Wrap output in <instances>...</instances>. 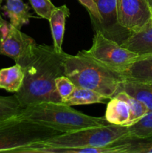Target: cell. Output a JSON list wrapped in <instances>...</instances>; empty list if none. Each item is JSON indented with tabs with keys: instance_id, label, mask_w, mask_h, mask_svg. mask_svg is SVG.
<instances>
[{
	"instance_id": "ba28073f",
	"label": "cell",
	"mask_w": 152,
	"mask_h": 153,
	"mask_svg": "<svg viewBox=\"0 0 152 153\" xmlns=\"http://www.w3.org/2000/svg\"><path fill=\"white\" fill-rule=\"evenodd\" d=\"M117 20L130 32L141 29L152 19V12L146 0H117Z\"/></svg>"
},
{
	"instance_id": "8fae6325",
	"label": "cell",
	"mask_w": 152,
	"mask_h": 153,
	"mask_svg": "<svg viewBox=\"0 0 152 153\" xmlns=\"http://www.w3.org/2000/svg\"><path fill=\"white\" fill-rule=\"evenodd\" d=\"M121 45L139 55L152 54V19L139 31L131 33Z\"/></svg>"
},
{
	"instance_id": "ffe728a7",
	"label": "cell",
	"mask_w": 152,
	"mask_h": 153,
	"mask_svg": "<svg viewBox=\"0 0 152 153\" xmlns=\"http://www.w3.org/2000/svg\"><path fill=\"white\" fill-rule=\"evenodd\" d=\"M22 109L15 94L9 97L0 96V122L18 116Z\"/></svg>"
},
{
	"instance_id": "2e32d148",
	"label": "cell",
	"mask_w": 152,
	"mask_h": 153,
	"mask_svg": "<svg viewBox=\"0 0 152 153\" xmlns=\"http://www.w3.org/2000/svg\"><path fill=\"white\" fill-rule=\"evenodd\" d=\"M104 117L110 124L128 126L130 120L128 104L124 100L113 97L107 103Z\"/></svg>"
},
{
	"instance_id": "52a82bcc",
	"label": "cell",
	"mask_w": 152,
	"mask_h": 153,
	"mask_svg": "<svg viewBox=\"0 0 152 153\" xmlns=\"http://www.w3.org/2000/svg\"><path fill=\"white\" fill-rule=\"evenodd\" d=\"M37 45L32 37L7 21L0 28V55L12 58L23 68L32 58Z\"/></svg>"
},
{
	"instance_id": "ac0fdd59",
	"label": "cell",
	"mask_w": 152,
	"mask_h": 153,
	"mask_svg": "<svg viewBox=\"0 0 152 153\" xmlns=\"http://www.w3.org/2000/svg\"><path fill=\"white\" fill-rule=\"evenodd\" d=\"M108 99L99 93L84 88L76 87L72 94L68 97L63 104L69 106L106 103Z\"/></svg>"
},
{
	"instance_id": "44dd1931",
	"label": "cell",
	"mask_w": 152,
	"mask_h": 153,
	"mask_svg": "<svg viewBox=\"0 0 152 153\" xmlns=\"http://www.w3.org/2000/svg\"><path fill=\"white\" fill-rule=\"evenodd\" d=\"M127 127L129 137L142 138L152 136V111H149L139 120Z\"/></svg>"
},
{
	"instance_id": "d6986e66",
	"label": "cell",
	"mask_w": 152,
	"mask_h": 153,
	"mask_svg": "<svg viewBox=\"0 0 152 153\" xmlns=\"http://www.w3.org/2000/svg\"><path fill=\"white\" fill-rule=\"evenodd\" d=\"M115 97L124 100L128 104L130 111V120L128 126L137 123L149 111L145 104H143L142 102L136 99L135 97L127 94L125 91H123L119 93Z\"/></svg>"
},
{
	"instance_id": "7c38bea8",
	"label": "cell",
	"mask_w": 152,
	"mask_h": 153,
	"mask_svg": "<svg viewBox=\"0 0 152 153\" xmlns=\"http://www.w3.org/2000/svg\"><path fill=\"white\" fill-rule=\"evenodd\" d=\"M69 9L66 5H62L53 10L49 19L51 32L53 39V47L56 52H63L62 45L65 33L66 20L69 16Z\"/></svg>"
},
{
	"instance_id": "3957f363",
	"label": "cell",
	"mask_w": 152,
	"mask_h": 153,
	"mask_svg": "<svg viewBox=\"0 0 152 153\" xmlns=\"http://www.w3.org/2000/svg\"><path fill=\"white\" fill-rule=\"evenodd\" d=\"M19 116L22 119L49 127L62 133L110 124L104 117L89 116L63 103L51 102L24 108Z\"/></svg>"
},
{
	"instance_id": "484cf974",
	"label": "cell",
	"mask_w": 152,
	"mask_h": 153,
	"mask_svg": "<svg viewBox=\"0 0 152 153\" xmlns=\"http://www.w3.org/2000/svg\"><path fill=\"white\" fill-rule=\"evenodd\" d=\"M0 9H1V2H0ZM4 21L5 20H4L2 17H1V13H0V28H1V26L2 25V24L4 22Z\"/></svg>"
},
{
	"instance_id": "603a6c76",
	"label": "cell",
	"mask_w": 152,
	"mask_h": 153,
	"mask_svg": "<svg viewBox=\"0 0 152 153\" xmlns=\"http://www.w3.org/2000/svg\"><path fill=\"white\" fill-rule=\"evenodd\" d=\"M55 86L62 100V103L68 99L76 88L75 85L65 75L59 76L55 79Z\"/></svg>"
},
{
	"instance_id": "cb8c5ba5",
	"label": "cell",
	"mask_w": 152,
	"mask_h": 153,
	"mask_svg": "<svg viewBox=\"0 0 152 153\" xmlns=\"http://www.w3.org/2000/svg\"><path fill=\"white\" fill-rule=\"evenodd\" d=\"M29 1L37 15L48 20L53 10L56 8L50 0H29Z\"/></svg>"
},
{
	"instance_id": "8992f818",
	"label": "cell",
	"mask_w": 152,
	"mask_h": 153,
	"mask_svg": "<svg viewBox=\"0 0 152 153\" xmlns=\"http://www.w3.org/2000/svg\"><path fill=\"white\" fill-rule=\"evenodd\" d=\"M81 52L122 74L139 56L118 42L107 37L99 31H95L91 47L86 50H82Z\"/></svg>"
},
{
	"instance_id": "5bb4252c",
	"label": "cell",
	"mask_w": 152,
	"mask_h": 153,
	"mask_svg": "<svg viewBox=\"0 0 152 153\" xmlns=\"http://www.w3.org/2000/svg\"><path fill=\"white\" fill-rule=\"evenodd\" d=\"M2 10L10 19V23L19 29L28 24L32 17L30 7L22 0H6Z\"/></svg>"
},
{
	"instance_id": "30bf717a",
	"label": "cell",
	"mask_w": 152,
	"mask_h": 153,
	"mask_svg": "<svg viewBox=\"0 0 152 153\" xmlns=\"http://www.w3.org/2000/svg\"><path fill=\"white\" fill-rule=\"evenodd\" d=\"M17 153H125V144L122 140L101 147H52L34 143L20 149Z\"/></svg>"
},
{
	"instance_id": "6da1fadb",
	"label": "cell",
	"mask_w": 152,
	"mask_h": 153,
	"mask_svg": "<svg viewBox=\"0 0 152 153\" xmlns=\"http://www.w3.org/2000/svg\"><path fill=\"white\" fill-rule=\"evenodd\" d=\"M67 55L64 52H56L49 45H37L32 58L24 67L22 87L14 94L23 108L45 102L62 103L55 79L64 75V61Z\"/></svg>"
},
{
	"instance_id": "9a60e30c",
	"label": "cell",
	"mask_w": 152,
	"mask_h": 153,
	"mask_svg": "<svg viewBox=\"0 0 152 153\" xmlns=\"http://www.w3.org/2000/svg\"><path fill=\"white\" fill-rule=\"evenodd\" d=\"M25 77V70L16 64L10 67L0 70V89L16 93L20 90Z\"/></svg>"
},
{
	"instance_id": "4fadbf2b",
	"label": "cell",
	"mask_w": 152,
	"mask_h": 153,
	"mask_svg": "<svg viewBox=\"0 0 152 153\" xmlns=\"http://www.w3.org/2000/svg\"><path fill=\"white\" fill-rule=\"evenodd\" d=\"M123 75L127 80L152 82V54L139 55Z\"/></svg>"
},
{
	"instance_id": "e0dca14e",
	"label": "cell",
	"mask_w": 152,
	"mask_h": 153,
	"mask_svg": "<svg viewBox=\"0 0 152 153\" xmlns=\"http://www.w3.org/2000/svg\"><path fill=\"white\" fill-rule=\"evenodd\" d=\"M123 91L145 104L148 111H152V82L125 80Z\"/></svg>"
},
{
	"instance_id": "83f0119b",
	"label": "cell",
	"mask_w": 152,
	"mask_h": 153,
	"mask_svg": "<svg viewBox=\"0 0 152 153\" xmlns=\"http://www.w3.org/2000/svg\"><path fill=\"white\" fill-rule=\"evenodd\" d=\"M1 1H2V0H0V2H1Z\"/></svg>"
},
{
	"instance_id": "4316f807",
	"label": "cell",
	"mask_w": 152,
	"mask_h": 153,
	"mask_svg": "<svg viewBox=\"0 0 152 153\" xmlns=\"http://www.w3.org/2000/svg\"><path fill=\"white\" fill-rule=\"evenodd\" d=\"M146 1H147L149 7H150L151 10V12H152V0H146Z\"/></svg>"
},
{
	"instance_id": "5b68a950",
	"label": "cell",
	"mask_w": 152,
	"mask_h": 153,
	"mask_svg": "<svg viewBox=\"0 0 152 153\" xmlns=\"http://www.w3.org/2000/svg\"><path fill=\"white\" fill-rule=\"evenodd\" d=\"M62 134L61 131L18 116L0 122V152L17 153L20 149Z\"/></svg>"
},
{
	"instance_id": "7402d4cb",
	"label": "cell",
	"mask_w": 152,
	"mask_h": 153,
	"mask_svg": "<svg viewBox=\"0 0 152 153\" xmlns=\"http://www.w3.org/2000/svg\"><path fill=\"white\" fill-rule=\"evenodd\" d=\"M122 142L125 144V153H152V136L142 138L128 137Z\"/></svg>"
},
{
	"instance_id": "277c9868",
	"label": "cell",
	"mask_w": 152,
	"mask_h": 153,
	"mask_svg": "<svg viewBox=\"0 0 152 153\" xmlns=\"http://www.w3.org/2000/svg\"><path fill=\"white\" fill-rule=\"evenodd\" d=\"M128 137V127L108 124L62 133L36 143L52 147H101L114 144Z\"/></svg>"
},
{
	"instance_id": "7a4b0ae2",
	"label": "cell",
	"mask_w": 152,
	"mask_h": 153,
	"mask_svg": "<svg viewBox=\"0 0 152 153\" xmlns=\"http://www.w3.org/2000/svg\"><path fill=\"white\" fill-rule=\"evenodd\" d=\"M64 75L76 87L99 93L110 100L123 91L126 80L122 73L114 71L82 53L67 55L64 61Z\"/></svg>"
},
{
	"instance_id": "d4e9b609",
	"label": "cell",
	"mask_w": 152,
	"mask_h": 153,
	"mask_svg": "<svg viewBox=\"0 0 152 153\" xmlns=\"http://www.w3.org/2000/svg\"><path fill=\"white\" fill-rule=\"evenodd\" d=\"M78 1H80L82 5L86 7L87 11L89 12L91 22H92V26H93V29H97V28L101 23L102 18H101L99 11H98V7H97L95 0H78Z\"/></svg>"
},
{
	"instance_id": "9c48e42d",
	"label": "cell",
	"mask_w": 152,
	"mask_h": 153,
	"mask_svg": "<svg viewBox=\"0 0 152 153\" xmlns=\"http://www.w3.org/2000/svg\"><path fill=\"white\" fill-rule=\"evenodd\" d=\"M102 21L95 31H99L107 37L122 43L131 32L122 28L117 20V0H95Z\"/></svg>"
}]
</instances>
